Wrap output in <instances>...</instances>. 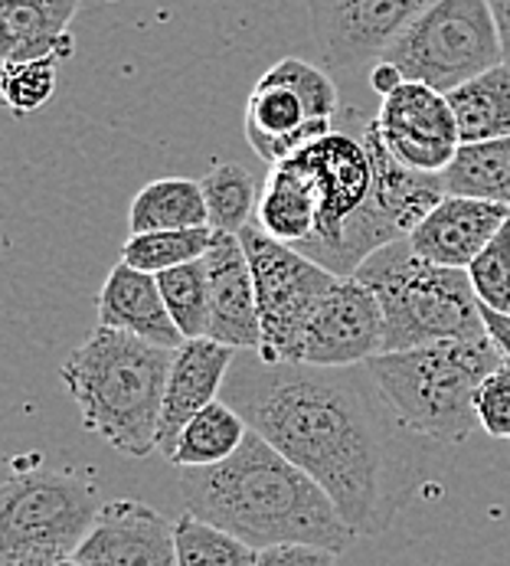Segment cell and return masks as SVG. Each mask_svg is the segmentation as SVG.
Here are the masks:
<instances>
[{
    "mask_svg": "<svg viewBox=\"0 0 510 566\" xmlns=\"http://www.w3.org/2000/svg\"><path fill=\"white\" fill-rule=\"evenodd\" d=\"M223 400L331 494L357 537L383 534L419 485V449L366 364H265L240 350Z\"/></svg>",
    "mask_w": 510,
    "mask_h": 566,
    "instance_id": "cell-1",
    "label": "cell"
},
{
    "mask_svg": "<svg viewBox=\"0 0 510 566\" xmlns=\"http://www.w3.org/2000/svg\"><path fill=\"white\" fill-rule=\"evenodd\" d=\"M177 488L193 517L253 551L315 544L343 554L357 541L331 494L258 432H249L243 449L220 465L183 469Z\"/></svg>",
    "mask_w": 510,
    "mask_h": 566,
    "instance_id": "cell-2",
    "label": "cell"
},
{
    "mask_svg": "<svg viewBox=\"0 0 510 566\" xmlns=\"http://www.w3.org/2000/svg\"><path fill=\"white\" fill-rule=\"evenodd\" d=\"M170 360L168 347L98 324L66 357L60 377L92 436L121 455L148 459L158 449Z\"/></svg>",
    "mask_w": 510,
    "mask_h": 566,
    "instance_id": "cell-3",
    "label": "cell"
},
{
    "mask_svg": "<svg viewBox=\"0 0 510 566\" xmlns=\"http://www.w3.org/2000/svg\"><path fill=\"white\" fill-rule=\"evenodd\" d=\"M501 364L504 354L485 334L380 354L366 360V370L410 432L458 446L478 422V387Z\"/></svg>",
    "mask_w": 510,
    "mask_h": 566,
    "instance_id": "cell-4",
    "label": "cell"
},
{
    "mask_svg": "<svg viewBox=\"0 0 510 566\" xmlns=\"http://www.w3.org/2000/svg\"><path fill=\"white\" fill-rule=\"evenodd\" d=\"M380 302L386 350H413L438 340L485 337L481 302L465 269H445L423 259L410 240L376 249L357 272Z\"/></svg>",
    "mask_w": 510,
    "mask_h": 566,
    "instance_id": "cell-5",
    "label": "cell"
},
{
    "mask_svg": "<svg viewBox=\"0 0 510 566\" xmlns=\"http://www.w3.org/2000/svg\"><path fill=\"white\" fill-rule=\"evenodd\" d=\"M406 82L451 88L504 63L501 30L488 0H432L383 53Z\"/></svg>",
    "mask_w": 510,
    "mask_h": 566,
    "instance_id": "cell-6",
    "label": "cell"
},
{
    "mask_svg": "<svg viewBox=\"0 0 510 566\" xmlns=\"http://www.w3.org/2000/svg\"><path fill=\"white\" fill-rule=\"evenodd\" d=\"M98 511L95 485L17 459L0 488V547H30L56 560H73Z\"/></svg>",
    "mask_w": 510,
    "mask_h": 566,
    "instance_id": "cell-7",
    "label": "cell"
},
{
    "mask_svg": "<svg viewBox=\"0 0 510 566\" xmlns=\"http://www.w3.org/2000/svg\"><path fill=\"white\" fill-rule=\"evenodd\" d=\"M338 88L325 70L285 56L258 76L246 98V142L255 158L285 164L338 128Z\"/></svg>",
    "mask_w": 510,
    "mask_h": 566,
    "instance_id": "cell-8",
    "label": "cell"
},
{
    "mask_svg": "<svg viewBox=\"0 0 510 566\" xmlns=\"http://www.w3.org/2000/svg\"><path fill=\"white\" fill-rule=\"evenodd\" d=\"M240 240L253 265L258 315H262L258 357L265 364H291L298 334L308 315L331 292L340 275L328 272L295 245L272 240L255 223L240 233Z\"/></svg>",
    "mask_w": 510,
    "mask_h": 566,
    "instance_id": "cell-9",
    "label": "cell"
},
{
    "mask_svg": "<svg viewBox=\"0 0 510 566\" xmlns=\"http://www.w3.org/2000/svg\"><path fill=\"white\" fill-rule=\"evenodd\" d=\"M386 350V324L376 295L353 275H340L298 334L291 364L360 367Z\"/></svg>",
    "mask_w": 510,
    "mask_h": 566,
    "instance_id": "cell-10",
    "label": "cell"
},
{
    "mask_svg": "<svg viewBox=\"0 0 510 566\" xmlns=\"http://www.w3.org/2000/svg\"><path fill=\"white\" fill-rule=\"evenodd\" d=\"M328 66L360 70L380 63L390 43L432 0H298Z\"/></svg>",
    "mask_w": 510,
    "mask_h": 566,
    "instance_id": "cell-11",
    "label": "cell"
},
{
    "mask_svg": "<svg viewBox=\"0 0 510 566\" xmlns=\"http://www.w3.org/2000/svg\"><path fill=\"white\" fill-rule=\"evenodd\" d=\"M376 132L396 161L419 174H445L461 148L448 95L423 82H403L380 102Z\"/></svg>",
    "mask_w": 510,
    "mask_h": 566,
    "instance_id": "cell-12",
    "label": "cell"
},
{
    "mask_svg": "<svg viewBox=\"0 0 510 566\" xmlns=\"http://www.w3.org/2000/svg\"><path fill=\"white\" fill-rule=\"evenodd\" d=\"M73 560L79 566H177V524L145 501H108Z\"/></svg>",
    "mask_w": 510,
    "mask_h": 566,
    "instance_id": "cell-13",
    "label": "cell"
},
{
    "mask_svg": "<svg viewBox=\"0 0 510 566\" xmlns=\"http://www.w3.org/2000/svg\"><path fill=\"white\" fill-rule=\"evenodd\" d=\"M210 272V324L206 337L233 350H258L262 315L249 255L240 237L216 233L210 252L203 255Z\"/></svg>",
    "mask_w": 510,
    "mask_h": 566,
    "instance_id": "cell-14",
    "label": "cell"
},
{
    "mask_svg": "<svg viewBox=\"0 0 510 566\" xmlns=\"http://www.w3.org/2000/svg\"><path fill=\"white\" fill-rule=\"evenodd\" d=\"M236 354L240 350L216 344L210 337L183 340L173 350L168 387H164V406H161V426H158V452L164 459H170L183 426L200 409L223 400V387L236 364Z\"/></svg>",
    "mask_w": 510,
    "mask_h": 566,
    "instance_id": "cell-15",
    "label": "cell"
},
{
    "mask_svg": "<svg viewBox=\"0 0 510 566\" xmlns=\"http://www.w3.org/2000/svg\"><path fill=\"white\" fill-rule=\"evenodd\" d=\"M508 220L510 207L504 203L445 193L410 233V245L435 265L468 272V265L501 233Z\"/></svg>",
    "mask_w": 510,
    "mask_h": 566,
    "instance_id": "cell-16",
    "label": "cell"
},
{
    "mask_svg": "<svg viewBox=\"0 0 510 566\" xmlns=\"http://www.w3.org/2000/svg\"><path fill=\"white\" fill-rule=\"evenodd\" d=\"M95 315H98L102 327L135 334V337L168 347V350H177L187 340L170 318L158 275L131 269L128 262H118L108 272V279L95 298Z\"/></svg>",
    "mask_w": 510,
    "mask_h": 566,
    "instance_id": "cell-17",
    "label": "cell"
},
{
    "mask_svg": "<svg viewBox=\"0 0 510 566\" xmlns=\"http://www.w3.org/2000/svg\"><path fill=\"white\" fill-rule=\"evenodd\" d=\"M76 7L50 0H0V53L3 60H66L73 56L70 23Z\"/></svg>",
    "mask_w": 510,
    "mask_h": 566,
    "instance_id": "cell-18",
    "label": "cell"
},
{
    "mask_svg": "<svg viewBox=\"0 0 510 566\" xmlns=\"http://www.w3.org/2000/svg\"><path fill=\"white\" fill-rule=\"evenodd\" d=\"M255 227L268 233L272 240L295 245V249H301L315 237L318 200H315L308 177L291 161L275 164L272 174L265 177L258 210H255Z\"/></svg>",
    "mask_w": 510,
    "mask_h": 566,
    "instance_id": "cell-19",
    "label": "cell"
},
{
    "mask_svg": "<svg viewBox=\"0 0 510 566\" xmlns=\"http://www.w3.org/2000/svg\"><path fill=\"white\" fill-rule=\"evenodd\" d=\"M210 227L206 197L200 180L161 177L145 184L128 207V233H158V230H196Z\"/></svg>",
    "mask_w": 510,
    "mask_h": 566,
    "instance_id": "cell-20",
    "label": "cell"
},
{
    "mask_svg": "<svg viewBox=\"0 0 510 566\" xmlns=\"http://www.w3.org/2000/svg\"><path fill=\"white\" fill-rule=\"evenodd\" d=\"M461 145L495 142L510 135V66L501 63L448 92Z\"/></svg>",
    "mask_w": 510,
    "mask_h": 566,
    "instance_id": "cell-21",
    "label": "cell"
},
{
    "mask_svg": "<svg viewBox=\"0 0 510 566\" xmlns=\"http://www.w3.org/2000/svg\"><path fill=\"white\" fill-rule=\"evenodd\" d=\"M249 422L226 403V400H216L206 409H200L187 426L183 432L177 436V446L170 452V465L177 469H210V465H220L226 462L230 455H236L249 436Z\"/></svg>",
    "mask_w": 510,
    "mask_h": 566,
    "instance_id": "cell-22",
    "label": "cell"
},
{
    "mask_svg": "<svg viewBox=\"0 0 510 566\" xmlns=\"http://www.w3.org/2000/svg\"><path fill=\"white\" fill-rule=\"evenodd\" d=\"M442 184L445 193L510 207V135L495 142L461 145L455 161L442 174Z\"/></svg>",
    "mask_w": 510,
    "mask_h": 566,
    "instance_id": "cell-23",
    "label": "cell"
},
{
    "mask_svg": "<svg viewBox=\"0 0 510 566\" xmlns=\"http://www.w3.org/2000/svg\"><path fill=\"white\" fill-rule=\"evenodd\" d=\"M203 197H206V213L210 227L216 233L240 237L246 227H253L255 210H258V180L249 167L230 161L216 164L203 174Z\"/></svg>",
    "mask_w": 510,
    "mask_h": 566,
    "instance_id": "cell-24",
    "label": "cell"
},
{
    "mask_svg": "<svg viewBox=\"0 0 510 566\" xmlns=\"http://www.w3.org/2000/svg\"><path fill=\"white\" fill-rule=\"evenodd\" d=\"M213 240H216L213 227L138 233V237H128L125 245H121V262H128L131 269L161 275V272H170L177 265L203 259L210 252Z\"/></svg>",
    "mask_w": 510,
    "mask_h": 566,
    "instance_id": "cell-25",
    "label": "cell"
},
{
    "mask_svg": "<svg viewBox=\"0 0 510 566\" xmlns=\"http://www.w3.org/2000/svg\"><path fill=\"white\" fill-rule=\"evenodd\" d=\"M158 285H161L164 305H168L177 331L187 340L206 337V324H210V272H206V262L196 259V262L161 272Z\"/></svg>",
    "mask_w": 510,
    "mask_h": 566,
    "instance_id": "cell-26",
    "label": "cell"
},
{
    "mask_svg": "<svg viewBox=\"0 0 510 566\" xmlns=\"http://www.w3.org/2000/svg\"><path fill=\"white\" fill-rule=\"evenodd\" d=\"M177 566H255L258 551L240 537L193 517L190 511L177 521Z\"/></svg>",
    "mask_w": 510,
    "mask_h": 566,
    "instance_id": "cell-27",
    "label": "cell"
},
{
    "mask_svg": "<svg viewBox=\"0 0 510 566\" xmlns=\"http://www.w3.org/2000/svg\"><path fill=\"white\" fill-rule=\"evenodd\" d=\"M56 56L46 60H3V102L13 115H30L43 108L56 92Z\"/></svg>",
    "mask_w": 510,
    "mask_h": 566,
    "instance_id": "cell-28",
    "label": "cell"
},
{
    "mask_svg": "<svg viewBox=\"0 0 510 566\" xmlns=\"http://www.w3.org/2000/svg\"><path fill=\"white\" fill-rule=\"evenodd\" d=\"M468 279L485 308L510 315V220L468 265Z\"/></svg>",
    "mask_w": 510,
    "mask_h": 566,
    "instance_id": "cell-29",
    "label": "cell"
},
{
    "mask_svg": "<svg viewBox=\"0 0 510 566\" xmlns=\"http://www.w3.org/2000/svg\"><path fill=\"white\" fill-rule=\"evenodd\" d=\"M475 416L491 439L510 442V360H504L495 374H488L485 384L478 387Z\"/></svg>",
    "mask_w": 510,
    "mask_h": 566,
    "instance_id": "cell-30",
    "label": "cell"
},
{
    "mask_svg": "<svg viewBox=\"0 0 510 566\" xmlns=\"http://www.w3.org/2000/svg\"><path fill=\"white\" fill-rule=\"evenodd\" d=\"M334 551L328 547H315V544H281V547H268L258 551L255 566H338Z\"/></svg>",
    "mask_w": 510,
    "mask_h": 566,
    "instance_id": "cell-31",
    "label": "cell"
},
{
    "mask_svg": "<svg viewBox=\"0 0 510 566\" xmlns=\"http://www.w3.org/2000/svg\"><path fill=\"white\" fill-rule=\"evenodd\" d=\"M66 560H56L43 551L30 547H0V566H63Z\"/></svg>",
    "mask_w": 510,
    "mask_h": 566,
    "instance_id": "cell-32",
    "label": "cell"
},
{
    "mask_svg": "<svg viewBox=\"0 0 510 566\" xmlns=\"http://www.w3.org/2000/svg\"><path fill=\"white\" fill-rule=\"evenodd\" d=\"M481 318H485V334L498 344L504 360H510V315H501V312L481 305Z\"/></svg>",
    "mask_w": 510,
    "mask_h": 566,
    "instance_id": "cell-33",
    "label": "cell"
},
{
    "mask_svg": "<svg viewBox=\"0 0 510 566\" xmlns=\"http://www.w3.org/2000/svg\"><path fill=\"white\" fill-rule=\"evenodd\" d=\"M403 82H406V76H403L393 63H386V60L373 63V70H370V85H373V92L383 95V98H386L390 92H396Z\"/></svg>",
    "mask_w": 510,
    "mask_h": 566,
    "instance_id": "cell-34",
    "label": "cell"
},
{
    "mask_svg": "<svg viewBox=\"0 0 510 566\" xmlns=\"http://www.w3.org/2000/svg\"><path fill=\"white\" fill-rule=\"evenodd\" d=\"M501 30V46H504V63L510 66V0H488Z\"/></svg>",
    "mask_w": 510,
    "mask_h": 566,
    "instance_id": "cell-35",
    "label": "cell"
},
{
    "mask_svg": "<svg viewBox=\"0 0 510 566\" xmlns=\"http://www.w3.org/2000/svg\"><path fill=\"white\" fill-rule=\"evenodd\" d=\"M50 3H66V7H76V10H79L83 0H50Z\"/></svg>",
    "mask_w": 510,
    "mask_h": 566,
    "instance_id": "cell-36",
    "label": "cell"
},
{
    "mask_svg": "<svg viewBox=\"0 0 510 566\" xmlns=\"http://www.w3.org/2000/svg\"><path fill=\"white\" fill-rule=\"evenodd\" d=\"M63 566H79V564H76V560H66V564H63Z\"/></svg>",
    "mask_w": 510,
    "mask_h": 566,
    "instance_id": "cell-37",
    "label": "cell"
}]
</instances>
